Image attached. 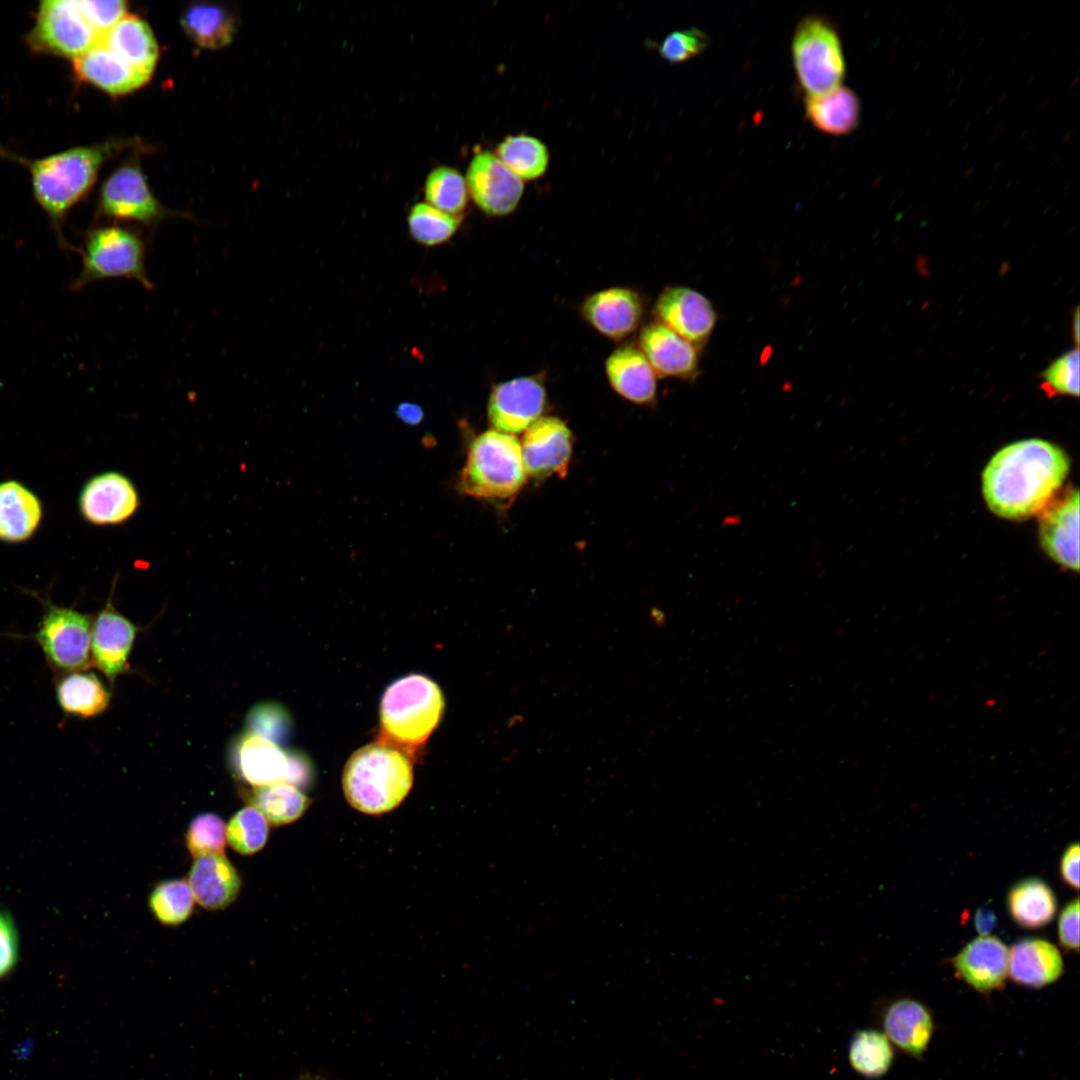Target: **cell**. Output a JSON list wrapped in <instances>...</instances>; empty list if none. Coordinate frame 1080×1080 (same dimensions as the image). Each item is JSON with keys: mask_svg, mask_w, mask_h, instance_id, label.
<instances>
[{"mask_svg": "<svg viewBox=\"0 0 1080 1080\" xmlns=\"http://www.w3.org/2000/svg\"><path fill=\"white\" fill-rule=\"evenodd\" d=\"M1069 466L1067 454L1049 441L1011 443L994 454L982 473L985 502L1002 518L1032 516L1048 506Z\"/></svg>", "mask_w": 1080, "mask_h": 1080, "instance_id": "1", "label": "cell"}, {"mask_svg": "<svg viewBox=\"0 0 1080 1080\" xmlns=\"http://www.w3.org/2000/svg\"><path fill=\"white\" fill-rule=\"evenodd\" d=\"M413 783V767L408 755L384 741L358 749L347 761L343 790L349 804L370 815L395 809Z\"/></svg>", "mask_w": 1080, "mask_h": 1080, "instance_id": "2", "label": "cell"}, {"mask_svg": "<svg viewBox=\"0 0 1080 1080\" xmlns=\"http://www.w3.org/2000/svg\"><path fill=\"white\" fill-rule=\"evenodd\" d=\"M112 147H76L28 162L34 196L53 222L64 248L67 244L60 229L64 217L90 190Z\"/></svg>", "mask_w": 1080, "mask_h": 1080, "instance_id": "3", "label": "cell"}, {"mask_svg": "<svg viewBox=\"0 0 1080 1080\" xmlns=\"http://www.w3.org/2000/svg\"><path fill=\"white\" fill-rule=\"evenodd\" d=\"M445 700L430 678L410 674L393 682L380 703L382 741L414 751L426 742L442 717Z\"/></svg>", "mask_w": 1080, "mask_h": 1080, "instance_id": "4", "label": "cell"}, {"mask_svg": "<svg viewBox=\"0 0 1080 1080\" xmlns=\"http://www.w3.org/2000/svg\"><path fill=\"white\" fill-rule=\"evenodd\" d=\"M525 481L518 439L512 434L488 430L472 442L459 485L472 497L506 500L515 496Z\"/></svg>", "mask_w": 1080, "mask_h": 1080, "instance_id": "5", "label": "cell"}, {"mask_svg": "<svg viewBox=\"0 0 1080 1080\" xmlns=\"http://www.w3.org/2000/svg\"><path fill=\"white\" fill-rule=\"evenodd\" d=\"M78 252L82 267L70 285L72 291L111 278L133 279L147 290L155 289L146 270V242L133 230L120 226L94 228L87 232Z\"/></svg>", "mask_w": 1080, "mask_h": 1080, "instance_id": "6", "label": "cell"}, {"mask_svg": "<svg viewBox=\"0 0 1080 1080\" xmlns=\"http://www.w3.org/2000/svg\"><path fill=\"white\" fill-rule=\"evenodd\" d=\"M792 58L802 89L819 95L840 86L846 66L836 27L824 16L809 15L797 25Z\"/></svg>", "mask_w": 1080, "mask_h": 1080, "instance_id": "7", "label": "cell"}, {"mask_svg": "<svg viewBox=\"0 0 1080 1080\" xmlns=\"http://www.w3.org/2000/svg\"><path fill=\"white\" fill-rule=\"evenodd\" d=\"M91 629L89 615L46 601L34 638L55 670L64 673L83 671L92 664Z\"/></svg>", "mask_w": 1080, "mask_h": 1080, "instance_id": "8", "label": "cell"}, {"mask_svg": "<svg viewBox=\"0 0 1080 1080\" xmlns=\"http://www.w3.org/2000/svg\"><path fill=\"white\" fill-rule=\"evenodd\" d=\"M100 38L76 0H45L39 5L28 41L38 52L74 60L97 45Z\"/></svg>", "mask_w": 1080, "mask_h": 1080, "instance_id": "9", "label": "cell"}, {"mask_svg": "<svg viewBox=\"0 0 1080 1080\" xmlns=\"http://www.w3.org/2000/svg\"><path fill=\"white\" fill-rule=\"evenodd\" d=\"M98 210L104 217L134 221L148 227L177 215L158 201L141 169L134 164L120 167L105 181Z\"/></svg>", "mask_w": 1080, "mask_h": 1080, "instance_id": "10", "label": "cell"}, {"mask_svg": "<svg viewBox=\"0 0 1080 1080\" xmlns=\"http://www.w3.org/2000/svg\"><path fill=\"white\" fill-rule=\"evenodd\" d=\"M465 181L476 205L491 216L513 212L524 192L523 180L490 151L472 158Z\"/></svg>", "mask_w": 1080, "mask_h": 1080, "instance_id": "11", "label": "cell"}, {"mask_svg": "<svg viewBox=\"0 0 1080 1080\" xmlns=\"http://www.w3.org/2000/svg\"><path fill=\"white\" fill-rule=\"evenodd\" d=\"M139 506L140 495L134 482L117 471L90 478L79 497L81 515L98 526L122 524L136 514Z\"/></svg>", "mask_w": 1080, "mask_h": 1080, "instance_id": "12", "label": "cell"}, {"mask_svg": "<svg viewBox=\"0 0 1080 1080\" xmlns=\"http://www.w3.org/2000/svg\"><path fill=\"white\" fill-rule=\"evenodd\" d=\"M655 313L661 324L697 348L707 343L717 322L709 299L687 287L665 289L656 301Z\"/></svg>", "mask_w": 1080, "mask_h": 1080, "instance_id": "13", "label": "cell"}, {"mask_svg": "<svg viewBox=\"0 0 1080 1080\" xmlns=\"http://www.w3.org/2000/svg\"><path fill=\"white\" fill-rule=\"evenodd\" d=\"M546 392L533 377H519L494 387L488 419L494 430L513 434L525 431L543 412Z\"/></svg>", "mask_w": 1080, "mask_h": 1080, "instance_id": "14", "label": "cell"}, {"mask_svg": "<svg viewBox=\"0 0 1080 1080\" xmlns=\"http://www.w3.org/2000/svg\"><path fill=\"white\" fill-rule=\"evenodd\" d=\"M526 474L547 478L564 475L572 452V435L559 418L540 417L526 430L521 444Z\"/></svg>", "mask_w": 1080, "mask_h": 1080, "instance_id": "15", "label": "cell"}, {"mask_svg": "<svg viewBox=\"0 0 1080 1080\" xmlns=\"http://www.w3.org/2000/svg\"><path fill=\"white\" fill-rule=\"evenodd\" d=\"M1008 962L1009 948L990 934L974 938L951 959L959 979L982 994L1004 987Z\"/></svg>", "mask_w": 1080, "mask_h": 1080, "instance_id": "16", "label": "cell"}, {"mask_svg": "<svg viewBox=\"0 0 1080 1080\" xmlns=\"http://www.w3.org/2000/svg\"><path fill=\"white\" fill-rule=\"evenodd\" d=\"M1042 548L1059 565L1079 569V493L1077 489L1042 510L1039 521Z\"/></svg>", "mask_w": 1080, "mask_h": 1080, "instance_id": "17", "label": "cell"}, {"mask_svg": "<svg viewBox=\"0 0 1080 1080\" xmlns=\"http://www.w3.org/2000/svg\"><path fill=\"white\" fill-rule=\"evenodd\" d=\"M136 627L117 612L111 602L92 623L91 656L94 664L112 683L128 669V657Z\"/></svg>", "mask_w": 1080, "mask_h": 1080, "instance_id": "18", "label": "cell"}, {"mask_svg": "<svg viewBox=\"0 0 1080 1080\" xmlns=\"http://www.w3.org/2000/svg\"><path fill=\"white\" fill-rule=\"evenodd\" d=\"M883 1033L893 1046L920 1059L927 1051L935 1031L929 1008L913 998H899L887 1005L881 1017Z\"/></svg>", "mask_w": 1080, "mask_h": 1080, "instance_id": "19", "label": "cell"}, {"mask_svg": "<svg viewBox=\"0 0 1080 1080\" xmlns=\"http://www.w3.org/2000/svg\"><path fill=\"white\" fill-rule=\"evenodd\" d=\"M640 347L655 374L682 379L697 374L699 348L661 323L643 328Z\"/></svg>", "mask_w": 1080, "mask_h": 1080, "instance_id": "20", "label": "cell"}, {"mask_svg": "<svg viewBox=\"0 0 1080 1080\" xmlns=\"http://www.w3.org/2000/svg\"><path fill=\"white\" fill-rule=\"evenodd\" d=\"M582 314L603 335L620 339L632 333L641 320L643 304L635 291L614 287L588 297Z\"/></svg>", "mask_w": 1080, "mask_h": 1080, "instance_id": "21", "label": "cell"}, {"mask_svg": "<svg viewBox=\"0 0 1080 1080\" xmlns=\"http://www.w3.org/2000/svg\"><path fill=\"white\" fill-rule=\"evenodd\" d=\"M1064 972L1058 948L1042 938H1024L1009 948L1008 976L1017 984L1042 988L1056 982Z\"/></svg>", "mask_w": 1080, "mask_h": 1080, "instance_id": "22", "label": "cell"}, {"mask_svg": "<svg viewBox=\"0 0 1080 1080\" xmlns=\"http://www.w3.org/2000/svg\"><path fill=\"white\" fill-rule=\"evenodd\" d=\"M73 68L80 80L112 95L129 93L150 79L101 43L74 59Z\"/></svg>", "mask_w": 1080, "mask_h": 1080, "instance_id": "23", "label": "cell"}, {"mask_svg": "<svg viewBox=\"0 0 1080 1080\" xmlns=\"http://www.w3.org/2000/svg\"><path fill=\"white\" fill-rule=\"evenodd\" d=\"M188 884L198 904L209 910H219L236 899L241 879L223 854H207L194 861Z\"/></svg>", "mask_w": 1080, "mask_h": 1080, "instance_id": "24", "label": "cell"}, {"mask_svg": "<svg viewBox=\"0 0 1080 1080\" xmlns=\"http://www.w3.org/2000/svg\"><path fill=\"white\" fill-rule=\"evenodd\" d=\"M99 43L151 77L158 60V45L149 25L138 16L126 14L101 36Z\"/></svg>", "mask_w": 1080, "mask_h": 1080, "instance_id": "25", "label": "cell"}, {"mask_svg": "<svg viewBox=\"0 0 1080 1080\" xmlns=\"http://www.w3.org/2000/svg\"><path fill=\"white\" fill-rule=\"evenodd\" d=\"M606 373L613 389L635 403H647L656 393V374L641 350L624 346L606 361Z\"/></svg>", "mask_w": 1080, "mask_h": 1080, "instance_id": "26", "label": "cell"}, {"mask_svg": "<svg viewBox=\"0 0 1080 1080\" xmlns=\"http://www.w3.org/2000/svg\"><path fill=\"white\" fill-rule=\"evenodd\" d=\"M42 518L38 498L16 481L0 483V540L10 543L30 538Z\"/></svg>", "mask_w": 1080, "mask_h": 1080, "instance_id": "27", "label": "cell"}, {"mask_svg": "<svg viewBox=\"0 0 1080 1080\" xmlns=\"http://www.w3.org/2000/svg\"><path fill=\"white\" fill-rule=\"evenodd\" d=\"M805 115L818 130L830 135H846L860 121V103L849 88L839 86L805 99Z\"/></svg>", "mask_w": 1080, "mask_h": 1080, "instance_id": "28", "label": "cell"}, {"mask_svg": "<svg viewBox=\"0 0 1080 1080\" xmlns=\"http://www.w3.org/2000/svg\"><path fill=\"white\" fill-rule=\"evenodd\" d=\"M237 761L242 778L256 787L287 780L288 754L264 737L246 735L240 743Z\"/></svg>", "mask_w": 1080, "mask_h": 1080, "instance_id": "29", "label": "cell"}, {"mask_svg": "<svg viewBox=\"0 0 1080 1080\" xmlns=\"http://www.w3.org/2000/svg\"><path fill=\"white\" fill-rule=\"evenodd\" d=\"M1010 916L1019 926L1041 928L1050 923L1057 911L1056 896L1040 878H1025L1015 883L1007 895Z\"/></svg>", "mask_w": 1080, "mask_h": 1080, "instance_id": "30", "label": "cell"}, {"mask_svg": "<svg viewBox=\"0 0 1080 1080\" xmlns=\"http://www.w3.org/2000/svg\"><path fill=\"white\" fill-rule=\"evenodd\" d=\"M185 33L196 44L208 49L228 45L236 33V19L223 5L198 2L188 6L181 15Z\"/></svg>", "mask_w": 1080, "mask_h": 1080, "instance_id": "31", "label": "cell"}, {"mask_svg": "<svg viewBox=\"0 0 1080 1080\" xmlns=\"http://www.w3.org/2000/svg\"><path fill=\"white\" fill-rule=\"evenodd\" d=\"M56 696L64 712L80 717L99 715L110 702L109 692L91 672L65 673L56 684Z\"/></svg>", "mask_w": 1080, "mask_h": 1080, "instance_id": "32", "label": "cell"}, {"mask_svg": "<svg viewBox=\"0 0 1080 1080\" xmlns=\"http://www.w3.org/2000/svg\"><path fill=\"white\" fill-rule=\"evenodd\" d=\"M251 806L262 812L274 825L291 823L300 818L309 805V798L287 782H277L253 788L248 794Z\"/></svg>", "mask_w": 1080, "mask_h": 1080, "instance_id": "33", "label": "cell"}, {"mask_svg": "<svg viewBox=\"0 0 1080 1080\" xmlns=\"http://www.w3.org/2000/svg\"><path fill=\"white\" fill-rule=\"evenodd\" d=\"M522 180L541 177L547 170L549 153L539 139L526 135H509L496 148L495 154Z\"/></svg>", "mask_w": 1080, "mask_h": 1080, "instance_id": "34", "label": "cell"}, {"mask_svg": "<svg viewBox=\"0 0 1080 1080\" xmlns=\"http://www.w3.org/2000/svg\"><path fill=\"white\" fill-rule=\"evenodd\" d=\"M894 1061L893 1045L882 1032L875 1029L857 1031L849 1045V1062L853 1069L867 1078L885 1075Z\"/></svg>", "mask_w": 1080, "mask_h": 1080, "instance_id": "35", "label": "cell"}, {"mask_svg": "<svg viewBox=\"0 0 1080 1080\" xmlns=\"http://www.w3.org/2000/svg\"><path fill=\"white\" fill-rule=\"evenodd\" d=\"M425 198L429 205L458 216L467 205L468 189L462 174L447 166L433 169L425 181Z\"/></svg>", "mask_w": 1080, "mask_h": 1080, "instance_id": "36", "label": "cell"}, {"mask_svg": "<svg viewBox=\"0 0 1080 1080\" xmlns=\"http://www.w3.org/2000/svg\"><path fill=\"white\" fill-rule=\"evenodd\" d=\"M460 223V215L445 213L428 203L415 204L408 214L412 237L427 246L438 245L450 239Z\"/></svg>", "mask_w": 1080, "mask_h": 1080, "instance_id": "37", "label": "cell"}, {"mask_svg": "<svg viewBox=\"0 0 1080 1080\" xmlns=\"http://www.w3.org/2000/svg\"><path fill=\"white\" fill-rule=\"evenodd\" d=\"M194 896L188 882L171 880L158 884L149 898L154 916L165 925H178L190 916Z\"/></svg>", "mask_w": 1080, "mask_h": 1080, "instance_id": "38", "label": "cell"}, {"mask_svg": "<svg viewBox=\"0 0 1080 1080\" xmlns=\"http://www.w3.org/2000/svg\"><path fill=\"white\" fill-rule=\"evenodd\" d=\"M268 820L254 806L239 810L226 827L229 845L238 853L251 855L263 848L268 837Z\"/></svg>", "mask_w": 1080, "mask_h": 1080, "instance_id": "39", "label": "cell"}, {"mask_svg": "<svg viewBox=\"0 0 1080 1080\" xmlns=\"http://www.w3.org/2000/svg\"><path fill=\"white\" fill-rule=\"evenodd\" d=\"M1080 358L1073 348L1056 358L1041 374V389L1049 396H1079Z\"/></svg>", "mask_w": 1080, "mask_h": 1080, "instance_id": "40", "label": "cell"}, {"mask_svg": "<svg viewBox=\"0 0 1080 1080\" xmlns=\"http://www.w3.org/2000/svg\"><path fill=\"white\" fill-rule=\"evenodd\" d=\"M186 845L192 856L223 854L226 827L222 819L212 813L198 815L190 823L185 835Z\"/></svg>", "mask_w": 1080, "mask_h": 1080, "instance_id": "41", "label": "cell"}, {"mask_svg": "<svg viewBox=\"0 0 1080 1080\" xmlns=\"http://www.w3.org/2000/svg\"><path fill=\"white\" fill-rule=\"evenodd\" d=\"M708 45L707 35L693 27L669 33L658 46V52L665 61L677 64L701 54Z\"/></svg>", "mask_w": 1080, "mask_h": 1080, "instance_id": "42", "label": "cell"}, {"mask_svg": "<svg viewBox=\"0 0 1080 1080\" xmlns=\"http://www.w3.org/2000/svg\"><path fill=\"white\" fill-rule=\"evenodd\" d=\"M250 733L271 741L285 737L289 728V719L280 706L263 704L256 706L248 717Z\"/></svg>", "mask_w": 1080, "mask_h": 1080, "instance_id": "43", "label": "cell"}, {"mask_svg": "<svg viewBox=\"0 0 1080 1080\" xmlns=\"http://www.w3.org/2000/svg\"><path fill=\"white\" fill-rule=\"evenodd\" d=\"M77 3L100 37L126 15L127 3L123 0H80Z\"/></svg>", "mask_w": 1080, "mask_h": 1080, "instance_id": "44", "label": "cell"}, {"mask_svg": "<svg viewBox=\"0 0 1080 1080\" xmlns=\"http://www.w3.org/2000/svg\"><path fill=\"white\" fill-rule=\"evenodd\" d=\"M1058 939L1066 950H1079V899L1074 898L1062 909L1058 917Z\"/></svg>", "mask_w": 1080, "mask_h": 1080, "instance_id": "45", "label": "cell"}, {"mask_svg": "<svg viewBox=\"0 0 1080 1080\" xmlns=\"http://www.w3.org/2000/svg\"><path fill=\"white\" fill-rule=\"evenodd\" d=\"M17 954L16 932L12 921L0 913V977L15 964Z\"/></svg>", "mask_w": 1080, "mask_h": 1080, "instance_id": "46", "label": "cell"}, {"mask_svg": "<svg viewBox=\"0 0 1080 1080\" xmlns=\"http://www.w3.org/2000/svg\"><path fill=\"white\" fill-rule=\"evenodd\" d=\"M1079 857L1078 842L1071 843L1062 854L1059 866L1062 880L1074 889L1079 888Z\"/></svg>", "mask_w": 1080, "mask_h": 1080, "instance_id": "47", "label": "cell"}, {"mask_svg": "<svg viewBox=\"0 0 1080 1080\" xmlns=\"http://www.w3.org/2000/svg\"><path fill=\"white\" fill-rule=\"evenodd\" d=\"M289 769L287 776V783H290L296 787L303 785L309 778V766L304 757L298 754L288 755Z\"/></svg>", "mask_w": 1080, "mask_h": 1080, "instance_id": "48", "label": "cell"}, {"mask_svg": "<svg viewBox=\"0 0 1080 1080\" xmlns=\"http://www.w3.org/2000/svg\"><path fill=\"white\" fill-rule=\"evenodd\" d=\"M997 922L992 909L982 906L977 909L974 916V925L979 936L989 935Z\"/></svg>", "mask_w": 1080, "mask_h": 1080, "instance_id": "49", "label": "cell"}, {"mask_svg": "<svg viewBox=\"0 0 1080 1080\" xmlns=\"http://www.w3.org/2000/svg\"><path fill=\"white\" fill-rule=\"evenodd\" d=\"M396 413L407 424H418L423 418L421 407L408 402L398 405Z\"/></svg>", "mask_w": 1080, "mask_h": 1080, "instance_id": "50", "label": "cell"}, {"mask_svg": "<svg viewBox=\"0 0 1080 1080\" xmlns=\"http://www.w3.org/2000/svg\"><path fill=\"white\" fill-rule=\"evenodd\" d=\"M1074 322H1075V324H1074V337H1075L1076 344H1078V338H1079V314H1078V311H1076V313H1075Z\"/></svg>", "mask_w": 1080, "mask_h": 1080, "instance_id": "51", "label": "cell"}, {"mask_svg": "<svg viewBox=\"0 0 1080 1080\" xmlns=\"http://www.w3.org/2000/svg\"><path fill=\"white\" fill-rule=\"evenodd\" d=\"M298 1080H320V1079L315 1077V1076L305 1074V1075H302Z\"/></svg>", "mask_w": 1080, "mask_h": 1080, "instance_id": "52", "label": "cell"}]
</instances>
